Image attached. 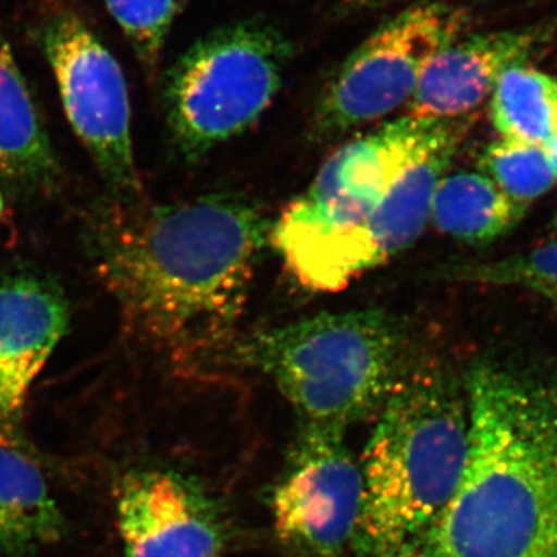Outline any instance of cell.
Returning <instances> with one entry per match:
<instances>
[{
    "mask_svg": "<svg viewBox=\"0 0 557 557\" xmlns=\"http://www.w3.org/2000/svg\"><path fill=\"white\" fill-rule=\"evenodd\" d=\"M271 228L255 203L208 194L172 205L112 200L94 212L90 258L127 329L175 372L225 366Z\"/></svg>",
    "mask_w": 557,
    "mask_h": 557,
    "instance_id": "1",
    "label": "cell"
},
{
    "mask_svg": "<svg viewBox=\"0 0 557 557\" xmlns=\"http://www.w3.org/2000/svg\"><path fill=\"white\" fill-rule=\"evenodd\" d=\"M467 463L420 557H557V383L479 362Z\"/></svg>",
    "mask_w": 557,
    "mask_h": 557,
    "instance_id": "2",
    "label": "cell"
},
{
    "mask_svg": "<svg viewBox=\"0 0 557 557\" xmlns=\"http://www.w3.org/2000/svg\"><path fill=\"white\" fill-rule=\"evenodd\" d=\"M465 397L443 366L417 362L380 409L359 458L362 557H420L467 463Z\"/></svg>",
    "mask_w": 557,
    "mask_h": 557,
    "instance_id": "3",
    "label": "cell"
},
{
    "mask_svg": "<svg viewBox=\"0 0 557 557\" xmlns=\"http://www.w3.org/2000/svg\"><path fill=\"white\" fill-rule=\"evenodd\" d=\"M416 364L408 322L386 310L321 313L239 335L225 359L269 376L304 421L343 429L380 412Z\"/></svg>",
    "mask_w": 557,
    "mask_h": 557,
    "instance_id": "4",
    "label": "cell"
},
{
    "mask_svg": "<svg viewBox=\"0 0 557 557\" xmlns=\"http://www.w3.org/2000/svg\"><path fill=\"white\" fill-rule=\"evenodd\" d=\"M469 124L405 115L333 152L310 188L271 228L270 242L296 281L313 292L333 293L344 240L409 168L435 153L457 150Z\"/></svg>",
    "mask_w": 557,
    "mask_h": 557,
    "instance_id": "5",
    "label": "cell"
},
{
    "mask_svg": "<svg viewBox=\"0 0 557 557\" xmlns=\"http://www.w3.org/2000/svg\"><path fill=\"white\" fill-rule=\"evenodd\" d=\"M288 60L287 39L260 22L197 40L172 69L164 91L180 152L199 160L258 123L281 89Z\"/></svg>",
    "mask_w": 557,
    "mask_h": 557,
    "instance_id": "6",
    "label": "cell"
},
{
    "mask_svg": "<svg viewBox=\"0 0 557 557\" xmlns=\"http://www.w3.org/2000/svg\"><path fill=\"white\" fill-rule=\"evenodd\" d=\"M463 17L445 3H423L387 22L325 87L314 131L335 137L408 106L429 61L458 39Z\"/></svg>",
    "mask_w": 557,
    "mask_h": 557,
    "instance_id": "7",
    "label": "cell"
},
{
    "mask_svg": "<svg viewBox=\"0 0 557 557\" xmlns=\"http://www.w3.org/2000/svg\"><path fill=\"white\" fill-rule=\"evenodd\" d=\"M42 40L73 131L89 150L113 197L138 199L129 95L119 62L72 13L54 16Z\"/></svg>",
    "mask_w": 557,
    "mask_h": 557,
    "instance_id": "8",
    "label": "cell"
},
{
    "mask_svg": "<svg viewBox=\"0 0 557 557\" xmlns=\"http://www.w3.org/2000/svg\"><path fill=\"white\" fill-rule=\"evenodd\" d=\"M361 508V468L344 429L304 421L273 491L278 541L296 557H343Z\"/></svg>",
    "mask_w": 557,
    "mask_h": 557,
    "instance_id": "9",
    "label": "cell"
},
{
    "mask_svg": "<svg viewBox=\"0 0 557 557\" xmlns=\"http://www.w3.org/2000/svg\"><path fill=\"white\" fill-rule=\"evenodd\" d=\"M116 527L124 557L225 555V523L214 502L168 469H138L121 479Z\"/></svg>",
    "mask_w": 557,
    "mask_h": 557,
    "instance_id": "10",
    "label": "cell"
},
{
    "mask_svg": "<svg viewBox=\"0 0 557 557\" xmlns=\"http://www.w3.org/2000/svg\"><path fill=\"white\" fill-rule=\"evenodd\" d=\"M547 38L545 28H527L454 40L429 61L408 102V115L471 123L502 70L527 62Z\"/></svg>",
    "mask_w": 557,
    "mask_h": 557,
    "instance_id": "11",
    "label": "cell"
},
{
    "mask_svg": "<svg viewBox=\"0 0 557 557\" xmlns=\"http://www.w3.org/2000/svg\"><path fill=\"white\" fill-rule=\"evenodd\" d=\"M69 327V304L50 278L0 281V421L16 416Z\"/></svg>",
    "mask_w": 557,
    "mask_h": 557,
    "instance_id": "12",
    "label": "cell"
},
{
    "mask_svg": "<svg viewBox=\"0 0 557 557\" xmlns=\"http://www.w3.org/2000/svg\"><path fill=\"white\" fill-rule=\"evenodd\" d=\"M456 150H445L409 168L357 231L341 245L336 292L359 274L409 248L431 220L432 199Z\"/></svg>",
    "mask_w": 557,
    "mask_h": 557,
    "instance_id": "13",
    "label": "cell"
},
{
    "mask_svg": "<svg viewBox=\"0 0 557 557\" xmlns=\"http://www.w3.org/2000/svg\"><path fill=\"white\" fill-rule=\"evenodd\" d=\"M65 520L42 469L0 442V556L30 557L61 541Z\"/></svg>",
    "mask_w": 557,
    "mask_h": 557,
    "instance_id": "14",
    "label": "cell"
},
{
    "mask_svg": "<svg viewBox=\"0 0 557 557\" xmlns=\"http://www.w3.org/2000/svg\"><path fill=\"white\" fill-rule=\"evenodd\" d=\"M0 174L25 189H49L60 166L9 44L0 35Z\"/></svg>",
    "mask_w": 557,
    "mask_h": 557,
    "instance_id": "15",
    "label": "cell"
},
{
    "mask_svg": "<svg viewBox=\"0 0 557 557\" xmlns=\"http://www.w3.org/2000/svg\"><path fill=\"white\" fill-rule=\"evenodd\" d=\"M528 207L509 199L482 172L443 175L432 199L431 219L442 233L467 244H490L520 222Z\"/></svg>",
    "mask_w": 557,
    "mask_h": 557,
    "instance_id": "16",
    "label": "cell"
},
{
    "mask_svg": "<svg viewBox=\"0 0 557 557\" xmlns=\"http://www.w3.org/2000/svg\"><path fill=\"white\" fill-rule=\"evenodd\" d=\"M491 120L502 139L545 145L557 134V79L525 62L502 70L491 94Z\"/></svg>",
    "mask_w": 557,
    "mask_h": 557,
    "instance_id": "17",
    "label": "cell"
},
{
    "mask_svg": "<svg viewBox=\"0 0 557 557\" xmlns=\"http://www.w3.org/2000/svg\"><path fill=\"white\" fill-rule=\"evenodd\" d=\"M480 168L509 199L523 207L544 196L556 180L544 148L508 139L487 146Z\"/></svg>",
    "mask_w": 557,
    "mask_h": 557,
    "instance_id": "18",
    "label": "cell"
},
{
    "mask_svg": "<svg viewBox=\"0 0 557 557\" xmlns=\"http://www.w3.org/2000/svg\"><path fill=\"white\" fill-rule=\"evenodd\" d=\"M449 281L516 285L557 298V242L512 258L486 263H456L437 270Z\"/></svg>",
    "mask_w": 557,
    "mask_h": 557,
    "instance_id": "19",
    "label": "cell"
},
{
    "mask_svg": "<svg viewBox=\"0 0 557 557\" xmlns=\"http://www.w3.org/2000/svg\"><path fill=\"white\" fill-rule=\"evenodd\" d=\"M106 3L139 60L156 64L177 13L178 0H106Z\"/></svg>",
    "mask_w": 557,
    "mask_h": 557,
    "instance_id": "20",
    "label": "cell"
},
{
    "mask_svg": "<svg viewBox=\"0 0 557 557\" xmlns=\"http://www.w3.org/2000/svg\"><path fill=\"white\" fill-rule=\"evenodd\" d=\"M544 150L545 153H547L549 164H552V170L555 172V177L557 178V134L544 146Z\"/></svg>",
    "mask_w": 557,
    "mask_h": 557,
    "instance_id": "21",
    "label": "cell"
},
{
    "mask_svg": "<svg viewBox=\"0 0 557 557\" xmlns=\"http://www.w3.org/2000/svg\"><path fill=\"white\" fill-rule=\"evenodd\" d=\"M358 2H380V0H358Z\"/></svg>",
    "mask_w": 557,
    "mask_h": 557,
    "instance_id": "22",
    "label": "cell"
},
{
    "mask_svg": "<svg viewBox=\"0 0 557 557\" xmlns=\"http://www.w3.org/2000/svg\"><path fill=\"white\" fill-rule=\"evenodd\" d=\"M0 209H2V200H0Z\"/></svg>",
    "mask_w": 557,
    "mask_h": 557,
    "instance_id": "23",
    "label": "cell"
},
{
    "mask_svg": "<svg viewBox=\"0 0 557 557\" xmlns=\"http://www.w3.org/2000/svg\"><path fill=\"white\" fill-rule=\"evenodd\" d=\"M556 228H557V220H556Z\"/></svg>",
    "mask_w": 557,
    "mask_h": 557,
    "instance_id": "24",
    "label": "cell"
}]
</instances>
